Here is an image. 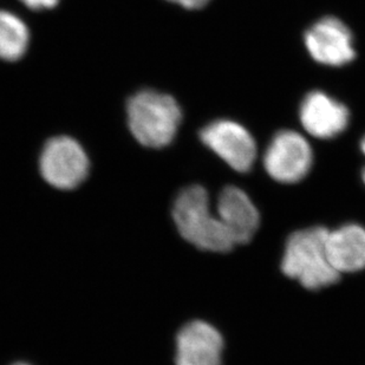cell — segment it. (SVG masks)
Returning <instances> with one entry per match:
<instances>
[{
    "label": "cell",
    "mask_w": 365,
    "mask_h": 365,
    "mask_svg": "<svg viewBox=\"0 0 365 365\" xmlns=\"http://www.w3.org/2000/svg\"><path fill=\"white\" fill-rule=\"evenodd\" d=\"M172 3L179 4L181 6L188 10H197V9H202L206 6L207 4L210 3V0H169Z\"/></svg>",
    "instance_id": "5bb4252c"
},
{
    "label": "cell",
    "mask_w": 365,
    "mask_h": 365,
    "mask_svg": "<svg viewBox=\"0 0 365 365\" xmlns=\"http://www.w3.org/2000/svg\"><path fill=\"white\" fill-rule=\"evenodd\" d=\"M300 123L316 138H337L348 128L350 111L344 104L323 91H311L299 109Z\"/></svg>",
    "instance_id": "ba28073f"
},
{
    "label": "cell",
    "mask_w": 365,
    "mask_h": 365,
    "mask_svg": "<svg viewBox=\"0 0 365 365\" xmlns=\"http://www.w3.org/2000/svg\"><path fill=\"white\" fill-rule=\"evenodd\" d=\"M327 235L329 230L314 226L289 235L282 260L284 274L312 291L337 283L341 273L327 257Z\"/></svg>",
    "instance_id": "6da1fadb"
},
{
    "label": "cell",
    "mask_w": 365,
    "mask_h": 365,
    "mask_svg": "<svg viewBox=\"0 0 365 365\" xmlns=\"http://www.w3.org/2000/svg\"><path fill=\"white\" fill-rule=\"evenodd\" d=\"M173 219L181 237L203 251L226 253L235 246L227 228L212 213L210 197L202 186L180 192L173 206Z\"/></svg>",
    "instance_id": "7a4b0ae2"
},
{
    "label": "cell",
    "mask_w": 365,
    "mask_h": 365,
    "mask_svg": "<svg viewBox=\"0 0 365 365\" xmlns=\"http://www.w3.org/2000/svg\"><path fill=\"white\" fill-rule=\"evenodd\" d=\"M131 134L149 148H163L175 138L181 123V109L169 95L142 90L131 97L127 107Z\"/></svg>",
    "instance_id": "3957f363"
},
{
    "label": "cell",
    "mask_w": 365,
    "mask_h": 365,
    "mask_svg": "<svg viewBox=\"0 0 365 365\" xmlns=\"http://www.w3.org/2000/svg\"><path fill=\"white\" fill-rule=\"evenodd\" d=\"M21 1L32 10H45V9L55 7L59 0H21Z\"/></svg>",
    "instance_id": "4fadbf2b"
},
{
    "label": "cell",
    "mask_w": 365,
    "mask_h": 365,
    "mask_svg": "<svg viewBox=\"0 0 365 365\" xmlns=\"http://www.w3.org/2000/svg\"><path fill=\"white\" fill-rule=\"evenodd\" d=\"M14 365H30V364H28V363H16V364H14Z\"/></svg>",
    "instance_id": "2e32d148"
},
{
    "label": "cell",
    "mask_w": 365,
    "mask_h": 365,
    "mask_svg": "<svg viewBox=\"0 0 365 365\" xmlns=\"http://www.w3.org/2000/svg\"><path fill=\"white\" fill-rule=\"evenodd\" d=\"M39 165L45 181L63 190L80 186L89 173V159L84 149L76 140L66 136L46 142Z\"/></svg>",
    "instance_id": "5b68a950"
},
{
    "label": "cell",
    "mask_w": 365,
    "mask_h": 365,
    "mask_svg": "<svg viewBox=\"0 0 365 365\" xmlns=\"http://www.w3.org/2000/svg\"><path fill=\"white\" fill-rule=\"evenodd\" d=\"M201 141L235 172L251 170L257 159V143L242 124L219 120L207 124L200 131Z\"/></svg>",
    "instance_id": "8992f818"
},
{
    "label": "cell",
    "mask_w": 365,
    "mask_h": 365,
    "mask_svg": "<svg viewBox=\"0 0 365 365\" xmlns=\"http://www.w3.org/2000/svg\"><path fill=\"white\" fill-rule=\"evenodd\" d=\"M217 217L235 245L247 244L258 231L259 214L251 197L239 187H225L217 200Z\"/></svg>",
    "instance_id": "30bf717a"
},
{
    "label": "cell",
    "mask_w": 365,
    "mask_h": 365,
    "mask_svg": "<svg viewBox=\"0 0 365 365\" xmlns=\"http://www.w3.org/2000/svg\"><path fill=\"white\" fill-rule=\"evenodd\" d=\"M224 338L203 321L190 322L176 337V365H221Z\"/></svg>",
    "instance_id": "9c48e42d"
},
{
    "label": "cell",
    "mask_w": 365,
    "mask_h": 365,
    "mask_svg": "<svg viewBox=\"0 0 365 365\" xmlns=\"http://www.w3.org/2000/svg\"><path fill=\"white\" fill-rule=\"evenodd\" d=\"M361 150H362L363 154L365 155V136L362 138V141H361ZM362 179L363 182L365 183V167L362 170Z\"/></svg>",
    "instance_id": "9a60e30c"
},
{
    "label": "cell",
    "mask_w": 365,
    "mask_h": 365,
    "mask_svg": "<svg viewBox=\"0 0 365 365\" xmlns=\"http://www.w3.org/2000/svg\"><path fill=\"white\" fill-rule=\"evenodd\" d=\"M314 153L307 138L293 130H280L266 148L264 167L278 182L297 183L310 173Z\"/></svg>",
    "instance_id": "277c9868"
},
{
    "label": "cell",
    "mask_w": 365,
    "mask_h": 365,
    "mask_svg": "<svg viewBox=\"0 0 365 365\" xmlns=\"http://www.w3.org/2000/svg\"><path fill=\"white\" fill-rule=\"evenodd\" d=\"M304 41L311 57L323 66H346L356 57L351 31L338 18L319 19L307 30Z\"/></svg>",
    "instance_id": "52a82bcc"
},
{
    "label": "cell",
    "mask_w": 365,
    "mask_h": 365,
    "mask_svg": "<svg viewBox=\"0 0 365 365\" xmlns=\"http://www.w3.org/2000/svg\"><path fill=\"white\" fill-rule=\"evenodd\" d=\"M327 252L338 273L362 271L365 269V228L359 224H346L329 231Z\"/></svg>",
    "instance_id": "8fae6325"
},
{
    "label": "cell",
    "mask_w": 365,
    "mask_h": 365,
    "mask_svg": "<svg viewBox=\"0 0 365 365\" xmlns=\"http://www.w3.org/2000/svg\"><path fill=\"white\" fill-rule=\"evenodd\" d=\"M29 44V30L21 18L0 10V58L17 61Z\"/></svg>",
    "instance_id": "7c38bea8"
}]
</instances>
